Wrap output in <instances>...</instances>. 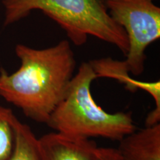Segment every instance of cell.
Here are the masks:
<instances>
[{"label":"cell","instance_id":"6da1fadb","mask_svg":"<svg viewBox=\"0 0 160 160\" xmlns=\"http://www.w3.org/2000/svg\"><path fill=\"white\" fill-rule=\"evenodd\" d=\"M19 68L9 74L0 69V97L33 121L47 123L66 94L77 65L70 42L45 49L22 44L15 48Z\"/></svg>","mask_w":160,"mask_h":160},{"label":"cell","instance_id":"7a4b0ae2","mask_svg":"<svg viewBox=\"0 0 160 160\" xmlns=\"http://www.w3.org/2000/svg\"><path fill=\"white\" fill-rule=\"evenodd\" d=\"M97 79L89 62H83L73 76L66 94L46 125L69 137L105 138L118 141L137 130L131 112L109 113L97 105L91 84Z\"/></svg>","mask_w":160,"mask_h":160},{"label":"cell","instance_id":"3957f363","mask_svg":"<svg viewBox=\"0 0 160 160\" xmlns=\"http://www.w3.org/2000/svg\"><path fill=\"white\" fill-rule=\"evenodd\" d=\"M4 25L8 26L39 10L59 24L77 46L93 36L117 47L126 57L128 36L122 27L110 17L102 0H2Z\"/></svg>","mask_w":160,"mask_h":160},{"label":"cell","instance_id":"277c9868","mask_svg":"<svg viewBox=\"0 0 160 160\" xmlns=\"http://www.w3.org/2000/svg\"><path fill=\"white\" fill-rule=\"evenodd\" d=\"M110 17L125 30L129 50L124 62L129 73H143L148 46L160 37V8L154 0H102Z\"/></svg>","mask_w":160,"mask_h":160},{"label":"cell","instance_id":"5b68a950","mask_svg":"<svg viewBox=\"0 0 160 160\" xmlns=\"http://www.w3.org/2000/svg\"><path fill=\"white\" fill-rule=\"evenodd\" d=\"M91 67L97 74V78H111L119 81L125 85L128 91L134 93L141 89L147 92L155 102V108L146 117L145 124L150 127L160 121V82H142L133 79L129 76V71L123 61L113 60L111 58H103L90 61Z\"/></svg>","mask_w":160,"mask_h":160},{"label":"cell","instance_id":"8992f818","mask_svg":"<svg viewBox=\"0 0 160 160\" xmlns=\"http://www.w3.org/2000/svg\"><path fill=\"white\" fill-rule=\"evenodd\" d=\"M44 160H95L97 143L51 132L39 138Z\"/></svg>","mask_w":160,"mask_h":160},{"label":"cell","instance_id":"52a82bcc","mask_svg":"<svg viewBox=\"0 0 160 160\" xmlns=\"http://www.w3.org/2000/svg\"><path fill=\"white\" fill-rule=\"evenodd\" d=\"M117 150L123 160H160V124L126 135Z\"/></svg>","mask_w":160,"mask_h":160},{"label":"cell","instance_id":"ba28073f","mask_svg":"<svg viewBox=\"0 0 160 160\" xmlns=\"http://www.w3.org/2000/svg\"><path fill=\"white\" fill-rule=\"evenodd\" d=\"M15 143L13 152L7 160H44L39 138L31 128L20 122L17 117L13 120Z\"/></svg>","mask_w":160,"mask_h":160},{"label":"cell","instance_id":"9c48e42d","mask_svg":"<svg viewBox=\"0 0 160 160\" xmlns=\"http://www.w3.org/2000/svg\"><path fill=\"white\" fill-rule=\"evenodd\" d=\"M15 117L11 108L0 106V160L8 159L14 148Z\"/></svg>","mask_w":160,"mask_h":160},{"label":"cell","instance_id":"30bf717a","mask_svg":"<svg viewBox=\"0 0 160 160\" xmlns=\"http://www.w3.org/2000/svg\"><path fill=\"white\" fill-rule=\"evenodd\" d=\"M95 160H123L117 148L97 147L95 149Z\"/></svg>","mask_w":160,"mask_h":160}]
</instances>
